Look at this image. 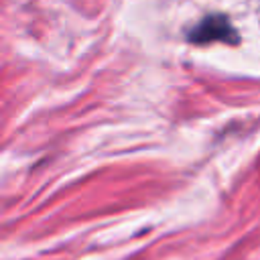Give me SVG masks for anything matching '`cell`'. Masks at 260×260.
Returning <instances> with one entry per match:
<instances>
[{"mask_svg": "<svg viewBox=\"0 0 260 260\" xmlns=\"http://www.w3.org/2000/svg\"><path fill=\"white\" fill-rule=\"evenodd\" d=\"M193 43H209V41H221V43H236L238 35L223 16H209L205 18L189 37Z\"/></svg>", "mask_w": 260, "mask_h": 260, "instance_id": "1", "label": "cell"}]
</instances>
